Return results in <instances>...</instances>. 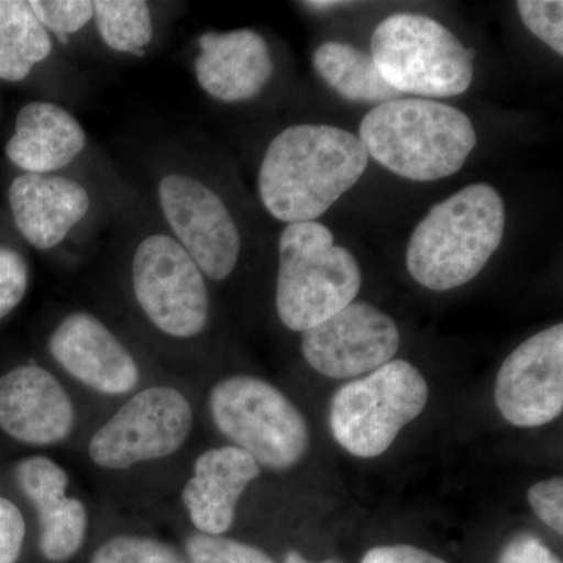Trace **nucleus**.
Listing matches in <instances>:
<instances>
[{"instance_id": "nucleus-26", "label": "nucleus", "mask_w": 563, "mask_h": 563, "mask_svg": "<svg viewBox=\"0 0 563 563\" xmlns=\"http://www.w3.org/2000/svg\"><path fill=\"white\" fill-rule=\"evenodd\" d=\"M518 14L528 31L555 54L563 55V2L561 0H520Z\"/></svg>"}, {"instance_id": "nucleus-33", "label": "nucleus", "mask_w": 563, "mask_h": 563, "mask_svg": "<svg viewBox=\"0 0 563 563\" xmlns=\"http://www.w3.org/2000/svg\"><path fill=\"white\" fill-rule=\"evenodd\" d=\"M284 563H313L310 561H307L306 558H303L302 554H299L298 551H288L287 555H285ZM320 563H343L340 561V559H328V561L320 562Z\"/></svg>"}, {"instance_id": "nucleus-21", "label": "nucleus", "mask_w": 563, "mask_h": 563, "mask_svg": "<svg viewBox=\"0 0 563 563\" xmlns=\"http://www.w3.org/2000/svg\"><path fill=\"white\" fill-rule=\"evenodd\" d=\"M52 52L49 32L29 2L0 0V79L24 80Z\"/></svg>"}, {"instance_id": "nucleus-11", "label": "nucleus", "mask_w": 563, "mask_h": 563, "mask_svg": "<svg viewBox=\"0 0 563 563\" xmlns=\"http://www.w3.org/2000/svg\"><path fill=\"white\" fill-rule=\"evenodd\" d=\"M395 320L368 302H352L329 320L302 332L303 358L331 379H354L376 372L399 350Z\"/></svg>"}, {"instance_id": "nucleus-4", "label": "nucleus", "mask_w": 563, "mask_h": 563, "mask_svg": "<svg viewBox=\"0 0 563 563\" xmlns=\"http://www.w3.org/2000/svg\"><path fill=\"white\" fill-rule=\"evenodd\" d=\"M361 266L318 221L288 224L279 240L276 309L285 328L306 332L355 301Z\"/></svg>"}, {"instance_id": "nucleus-22", "label": "nucleus", "mask_w": 563, "mask_h": 563, "mask_svg": "<svg viewBox=\"0 0 563 563\" xmlns=\"http://www.w3.org/2000/svg\"><path fill=\"white\" fill-rule=\"evenodd\" d=\"M99 36L111 51L143 55L154 38V22L144 0H96L92 2Z\"/></svg>"}, {"instance_id": "nucleus-28", "label": "nucleus", "mask_w": 563, "mask_h": 563, "mask_svg": "<svg viewBox=\"0 0 563 563\" xmlns=\"http://www.w3.org/2000/svg\"><path fill=\"white\" fill-rule=\"evenodd\" d=\"M528 503L542 523L563 533V481L561 476L537 483L529 488Z\"/></svg>"}, {"instance_id": "nucleus-29", "label": "nucleus", "mask_w": 563, "mask_h": 563, "mask_svg": "<svg viewBox=\"0 0 563 563\" xmlns=\"http://www.w3.org/2000/svg\"><path fill=\"white\" fill-rule=\"evenodd\" d=\"M25 540V521L21 510L9 499L0 498V563H16Z\"/></svg>"}, {"instance_id": "nucleus-18", "label": "nucleus", "mask_w": 563, "mask_h": 563, "mask_svg": "<svg viewBox=\"0 0 563 563\" xmlns=\"http://www.w3.org/2000/svg\"><path fill=\"white\" fill-rule=\"evenodd\" d=\"M261 473L258 463L236 446L213 448L199 455L195 473L181 492V503L195 528L207 536L231 531L236 504Z\"/></svg>"}, {"instance_id": "nucleus-13", "label": "nucleus", "mask_w": 563, "mask_h": 563, "mask_svg": "<svg viewBox=\"0 0 563 563\" xmlns=\"http://www.w3.org/2000/svg\"><path fill=\"white\" fill-rule=\"evenodd\" d=\"M47 346L54 361L91 390L128 395L140 383L135 358L95 314H68L51 333Z\"/></svg>"}, {"instance_id": "nucleus-17", "label": "nucleus", "mask_w": 563, "mask_h": 563, "mask_svg": "<svg viewBox=\"0 0 563 563\" xmlns=\"http://www.w3.org/2000/svg\"><path fill=\"white\" fill-rule=\"evenodd\" d=\"M9 201L18 231L40 251L58 246L90 210L87 188L55 174H21Z\"/></svg>"}, {"instance_id": "nucleus-27", "label": "nucleus", "mask_w": 563, "mask_h": 563, "mask_svg": "<svg viewBox=\"0 0 563 563\" xmlns=\"http://www.w3.org/2000/svg\"><path fill=\"white\" fill-rule=\"evenodd\" d=\"M29 288V266L20 252L0 246V318L13 312Z\"/></svg>"}, {"instance_id": "nucleus-6", "label": "nucleus", "mask_w": 563, "mask_h": 563, "mask_svg": "<svg viewBox=\"0 0 563 563\" xmlns=\"http://www.w3.org/2000/svg\"><path fill=\"white\" fill-rule=\"evenodd\" d=\"M428 401L429 385L420 369L393 358L336 390L329 426L335 442L351 455L379 457Z\"/></svg>"}, {"instance_id": "nucleus-7", "label": "nucleus", "mask_w": 563, "mask_h": 563, "mask_svg": "<svg viewBox=\"0 0 563 563\" xmlns=\"http://www.w3.org/2000/svg\"><path fill=\"white\" fill-rule=\"evenodd\" d=\"M214 426L263 468L285 472L310 446L306 418L280 390L254 376H232L209 395Z\"/></svg>"}, {"instance_id": "nucleus-25", "label": "nucleus", "mask_w": 563, "mask_h": 563, "mask_svg": "<svg viewBox=\"0 0 563 563\" xmlns=\"http://www.w3.org/2000/svg\"><path fill=\"white\" fill-rule=\"evenodd\" d=\"M29 5L40 24L63 44L95 16L90 0H32Z\"/></svg>"}, {"instance_id": "nucleus-9", "label": "nucleus", "mask_w": 563, "mask_h": 563, "mask_svg": "<svg viewBox=\"0 0 563 563\" xmlns=\"http://www.w3.org/2000/svg\"><path fill=\"white\" fill-rule=\"evenodd\" d=\"M191 429L188 399L174 388L150 387L132 396L95 432L88 454L101 468H132L177 453Z\"/></svg>"}, {"instance_id": "nucleus-19", "label": "nucleus", "mask_w": 563, "mask_h": 563, "mask_svg": "<svg viewBox=\"0 0 563 563\" xmlns=\"http://www.w3.org/2000/svg\"><path fill=\"white\" fill-rule=\"evenodd\" d=\"M87 146V133L68 110L54 102L36 101L22 107L7 157L31 174H52L66 168Z\"/></svg>"}, {"instance_id": "nucleus-16", "label": "nucleus", "mask_w": 563, "mask_h": 563, "mask_svg": "<svg viewBox=\"0 0 563 563\" xmlns=\"http://www.w3.org/2000/svg\"><path fill=\"white\" fill-rule=\"evenodd\" d=\"M16 481L38 515L41 554L49 562L69 561L87 537L88 512L80 499L66 496L68 474L52 459L35 455L18 463Z\"/></svg>"}, {"instance_id": "nucleus-3", "label": "nucleus", "mask_w": 563, "mask_h": 563, "mask_svg": "<svg viewBox=\"0 0 563 563\" xmlns=\"http://www.w3.org/2000/svg\"><path fill=\"white\" fill-rule=\"evenodd\" d=\"M358 139L388 172L413 181L448 179L461 172L477 144L472 120L448 103L398 98L366 113Z\"/></svg>"}, {"instance_id": "nucleus-30", "label": "nucleus", "mask_w": 563, "mask_h": 563, "mask_svg": "<svg viewBox=\"0 0 563 563\" xmlns=\"http://www.w3.org/2000/svg\"><path fill=\"white\" fill-rule=\"evenodd\" d=\"M496 563H562V561L540 537L531 532H520L504 544Z\"/></svg>"}, {"instance_id": "nucleus-1", "label": "nucleus", "mask_w": 563, "mask_h": 563, "mask_svg": "<svg viewBox=\"0 0 563 563\" xmlns=\"http://www.w3.org/2000/svg\"><path fill=\"white\" fill-rule=\"evenodd\" d=\"M368 163L355 133L325 124L291 125L263 155L258 195L276 220L314 221L357 185Z\"/></svg>"}, {"instance_id": "nucleus-32", "label": "nucleus", "mask_w": 563, "mask_h": 563, "mask_svg": "<svg viewBox=\"0 0 563 563\" xmlns=\"http://www.w3.org/2000/svg\"><path fill=\"white\" fill-rule=\"evenodd\" d=\"M309 10L314 11H332L340 7L350 5V2H335V0H317V2H303Z\"/></svg>"}, {"instance_id": "nucleus-31", "label": "nucleus", "mask_w": 563, "mask_h": 563, "mask_svg": "<svg viewBox=\"0 0 563 563\" xmlns=\"http://www.w3.org/2000/svg\"><path fill=\"white\" fill-rule=\"evenodd\" d=\"M362 563H446L412 544H388L376 547L363 555Z\"/></svg>"}, {"instance_id": "nucleus-2", "label": "nucleus", "mask_w": 563, "mask_h": 563, "mask_svg": "<svg viewBox=\"0 0 563 563\" xmlns=\"http://www.w3.org/2000/svg\"><path fill=\"white\" fill-rule=\"evenodd\" d=\"M506 206L488 184H472L435 203L415 228L406 251L412 279L432 291L468 284L498 251Z\"/></svg>"}, {"instance_id": "nucleus-23", "label": "nucleus", "mask_w": 563, "mask_h": 563, "mask_svg": "<svg viewBox=\"0 0 563 563\" xmlns=\"http://www.w3.org/2000/svg\"><path fill=\"white\" fill-rule=\"evenodd\" d=\"M90 563H188L173 544L139 536L111 537L92 554Z\"/></svg>"}, {"instance_id": "nucleus-15", "label": "nucleus", "mask_w": 563, "mask_h": 563, "mask_svg": "<svg viewBox=\"0 0 563 563\" xmlns=\"http://www.w3.org/2000/svg\"><path fill=\"white\" fill-rule=\"evenodd\" d=\"M198 44L196 80L217 101H250L272 80V51L258 32H207L199 36Z\"/></svg>"}, {"instance_id": "nucleus-5", "label": "nucleus", "mask_w": 563, "mask_h": 563, "mask_svg": "<svg viewBox=\"0 0 563 563\" xmlns=\"http://www.w3.org/2000/svg\"><path fill=\"white\" fill-rule=\"evenodd\" d=\"M473 55L442 22L422 14H391L372 36V57L385 81L399 95L422 99L468 90Z\"/></svg>"}, {"instance_id": "nucleus-10", "label": "nucleus", "mask_w": 563, "mask_h": 563, "mask_svg": "<svg viewBox=\"0 0 563 563\" xmlns=\"http://www.w3.org/2000/svg\"><path fill=\"white\" fill-rule=\"evenodd\" d=\"M163 217L203 276L224 280L235 269L242 239L228 206L209 185L173 173L158 184Z\"/></svg>"}, {"instance_id": "nucleus-20", "label": "nucleus", "mask_w": 563, "mask_h": 563, "mask_svg": "<svg viewBox=\"0 0 563 563\" xmlns=\"http://www.w3.org/2000/svg\"><path fill=\"white\" fill-rule=\"evenodd\" d=\"M313 68L336 95L350 102L380 103L401 98L385 81L372 54L339 41L321 44L313 54Z\"/></svg>"}, {"instance_id": "nucleus-12", "label": "nucleus", "mask_w": 563, "mask_h": 563, "mask_svg": "<svg viewBox=\"0 0 563 563\" xmlns=\"http://www.w3.org/2000/svg\"><path fill=\"white\" fill-rule=\"evenodd\" d=\"M495 402L515 428H540L563 410V324L521 343L496 376Z\"/></svg>"}, {"instance_id": "nucleus-8", "label": "nucleus", "mask_w": 563, "mask_h": 563, "mask_svg": "<svg viewBox=\"0 0 563 563\" xmlns=\"http://www.w3.org/2000/svg\"><path fill=\"white\" fill-rule=\"evenodd\" d=\"M132 284L140 309L158 331L192 339L206 329L210 313L206 277L173 236L154 233L139 244Z\"/></svg>"}, {"instance_id": "nucleus-24", "label": "nucleus", "mask_w": 563, "mask_h": 563, "mask_svg": "<svg viewBox=\"0 0 563 563\" xmlns=\"http://www.w3.org/2000/svg\"><path fill=\"white\" fill-rule=\"evenodd\" d=\"M185 550L188 563H276L252 544L201 532L188 537Z\"/></svg>"}, {"instance_id": "nucleus-14", "label": "nucleus", "mask_w": 563, "mask_h": 563, "mask_svg": "<svg viewBox=\"0 0 563 563\" xmlns=\"http://www.w3.org/2000/svg\"><path fill=\"white\" fill-rule=\"evenodd\" d=\"M74 424V404L47 369L24 365L0 376V429L11 439L49 446L68 439Z\"/></svg>"}]
</instances>
